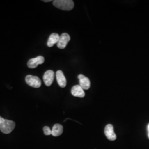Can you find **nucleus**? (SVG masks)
<instances>
[{"mask_svg": "<svg viewBox=\"0 0 149 149\" xmlns=\"http://www.w3.org/2000/svg\"><path fill=\"white\" fill-rule=\"evenodd\" d=\"M147 129H148V137H149V124H148V125Z\"/></svg>", "mask_w": 149, "mask_h": 149, "instance_id": "obj_16", "label": "nucleus"}, {"mask_svg": "<svg viewBox=\"0 0 149 149\" xmlns=\"http://www.w3.org/2000/svg\"><path fill=\"white\" fill-rule=\"evenodd\" d=\"M43 131H44V133L45 135H52V130H50V128L47 126H45L43 128Z\"/></svg>", "mask_w": 149, "mask_h": 149, "instance_id": "obj_13", "label": "nucleus"}, {"mask_svg": "<svg viewBox=\"0 0 149 149\" xmlns=\"http://www.w3.org/2000/svg\"><path fill=\"white\" fill-rule=\"evenodd\" d=\"M44 58L42 56H38L37 58L29 60L27 65L30 69H34L37 68L39 65L43 64L44 62Z\"/></svg>", "mask_w": 149, "mask_h": 149, "instance_id": "obj_5", "label": "nucleus"}, {"mask_svg": "<svg viewBox=\"0 0 149 149\" xmlns=\"http://www.w3.org/2000/svg\"><path fill=\"white\" fill-rule=\"evenodd\" d=\"M63 133V127L60 124H55L52 130V135L54 136H59Z\"/></svg>", "mask_w": 149, "mask_h": 149, "instance_id": "obj_12", "label": "nucleus"}, {"mask_svg": "<svg viewBox=\"0 0 149 149\" xmlns=\"http://www.w3.org/2000/svg\"><path fill=\"white\" fill-rule=\"evenodd\" d=\"M60 36L58 33H52L49 37L47 45L48 47H52L54 44L58 43L59 42Z\"/></svg>", "mask_w": 149, "mask_h": 149, "instance_id": "obj_11", "label": "nucleus"}, {"mask_svg": "<svg viewBox=\"0 0 149 149\" xmlns=\"http://www.w3.org/2000/svg\"><path fill=\"white\" fill-rule=\"evenodd\" d=\"M16 127V124L12 120L5 119L0 124V130L3 133L7 134L11 133Z\"/></svg>", "mask_w": 149, "mask_h": 149, "instance_id": "obj_2", "label": "nucleus"}, {"mask_svg": "<svg viewBox=\"0 0 149 149\" xmlns=\"http://www.w3.org/2000/svg\"><path fill=\"white\" fill-rule=\"evenodd\" d=\"M43 2H51L52 1L51 0H43Z\"/></svg>", "mask_w": 149, "mask_h": 149, "instance_id": "obj_15", "label": "nucleus"}, {"mask_svg": "<svg viewBox=\"0 0 149 149\" xmlns=\"http://www.w3.org/2000/svg\"><path fill=\"white\" fill-rule=\"evenodd\" d=\"M26 81L27 84L34 88H39L42 85L40 79L36 76L28 74L26 77Z\"/></svg>", "mask_w": 149, "mask_h": 149, "instance_id": "obj_3", "label": "nucleus"}, {"mask_svg": "<svg viewBox=\"0 0 149 149\" xmlns=\"http://www.w3.org/2000/svg\"><path fill=\"white\" fill-rule=\"evenodd\" d=\"M78 79L79 80L80 86L84 90H88L90 88V81L88 78L85 76L84 74H80L78 76Z\"/></svg>", "mask_w": 149, "mask_h": 149, "instance_id": "obj_8", "label": "nucleus"}, {"mask_svg": "<svg viewBox=\"0 0 149 149\" xmlns=\"http://www.w3.org/2000/svg\"><path fill=\"white\" fill-rule=\"evenodd\" d=\"M56 77L59 86L61 88H64L66 86L67 81L63 72L61 70H58L56 73Z\"/></svg>", "mask_w": 149, "mask_h": 149, "instance_id": "obj_10", "label": "nucleus"}, {"mask_svg": "<svg viewBox=\"0 0 149 149\" xmlns=\"http://www.w3.org/2000/svg\"><path fill=\"white\" fill-rule=\"evenodd\" d=\"M72 95L79 98H84L85 96L84 90L80 85H75L71 91Z\"/></svg>", "mask_w": 149, "mask_h": 149, "instance_id": "obj_9", "label": "nucleus"}, {"mask_svg": "<svg viewBox=\"0 0 149 149\" xmlns=\"http://www.w3.org/2000/svg\"><path fill=\"white\" fill-rule=\"evenodd\" d=\"M104 134L107 139L111 141H114L117 139V135L114 132V127L112 124H108L106 126Z\"/></svg>", "mask_w": 149, "mask_h": 149, "instance_id": "obj_6", "label": "nucleus"}, {"mask_svg": "<svg viewBox=\"0 0 149 149\" xmlns=\"http://www.w3.org/2000/svg\"><path fill=\"white\" fill-rule=\"evenodd\" d=\"M53 4L57 8L64 11H70L74 7V2L72 0H55Z\"/></svg>", "mask_w": 149, "mask_h": 149, "instance_id": "obj_1", "label": "nucleus"}, {"mask_svg": "<svg viewBox=\"0 0 149 149\" xmlns=\"http://www.w3.org/2000/svg\"><path fill=\"white\" fill-rule=\"evenodd\" d=\"M4 119H5L4 118H2L0 116V124L4 120Z\"/></svg>", "mask_w": 149, "mask_h": 149, "instance_id": "obj_14", "label": "nucleus"}, {"mask_svg": "<svg viewBox=\"0 0 149 149\" xmlns=\"http://www.w3.org/2000/svg\"><path fill=\"white\" fill-rule=\"evenodd\" d=\"M54 72L53 70L47 71L43 75V80L47 86H50L53 82L54 79Z\"/></svg>", "mask_w": 149, "mask_h": 149, "instance_id": "obj_7", "label": "nucleus"}, {"mask_svg": "<svg viewBox=\"0 0 149 149\" xmlns=\"http://www.w3.org/2000/svg\"><path fill=\"white\" fill-rule=\"evenodd\" d=\"M70 39V36L68 33H63L60 36L59 42L57 43V47L61 49H65L67 46V44L69 42Z\"/></svg>", "mask_w": 149, "mask_h": 149, "instance_id": "obj_4", "label": "nucleus"}]
</instances>
